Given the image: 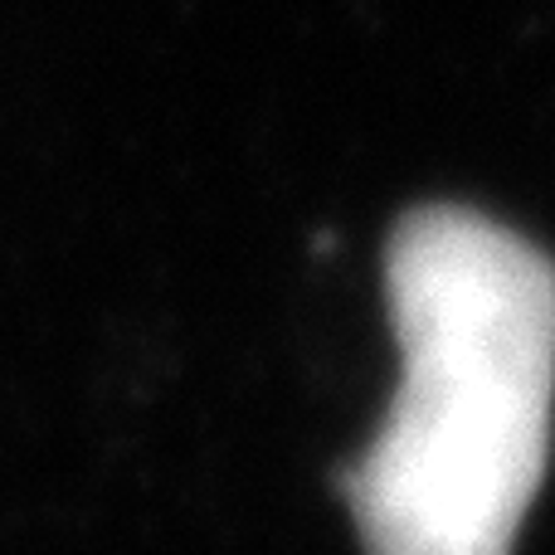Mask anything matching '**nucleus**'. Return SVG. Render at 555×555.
I'll use <instances>...</instances> for the list:
<instances>
[{"mask_svg":"<svg viewBox=\"0 0 555 555\" xmlns=\"http://www.w3.org/2000/svg\"><path fill=\"white\" fill-rule=\"evenodd\" d=\"M400 380L346 502L371 555H512L555 420V263L478 210L429 205L385 254Z\"/></svg>","mask_w":555,"mask_h":555,"instance_id":"obj_1","label":"nucleus"}]
</instances>
